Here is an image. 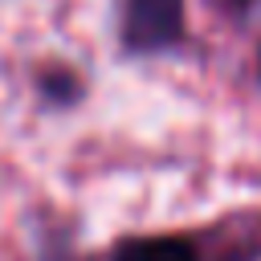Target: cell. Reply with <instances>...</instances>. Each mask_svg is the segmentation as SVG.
<instances>
[{
	"instance_id": "6da1fadb",
	"label": "cell",
	"mask_w": 261,
	"mask_h": 261,
	"mask_svg": "<svg viewBox=\"0 0 261 261\" xmlns=\"http://www.w3.org/2000/svg\"><path fill=\"white\" fill-rule=\"evenodd\" d=\"M184 37V0H126L122 45L130 53H159Z\"/></svg>"
},
{
	"instance_id": "7a4b0ae2",
	"label": "cell",
	"mask_w": 261,
	"mask_h": 261,
	"mask_svg": "<svg viewBox=\"0 0 261 261\" xmlns=\"http://www.w3.org/2000/svg\"><path fill=\"white\" fill-rule=\"evenodd\" d=\"M114 261H200L184 237H135L114 249Z\"/></svg>"
}]
</instances>
